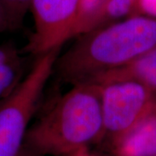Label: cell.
Here are the masks:
<instances>
[{"mask_svg":"<svg viewBox=\"0 0 156 156\" xmlns=\"http://www.w3.org/2000/svg\"><path fill=\"white\" fill-rule=\"evenodd\" d=\"M56 59L54 71L71 86L128 65L156 47V18L133 15L93 29Z\"/></svg>","mask_w":156,"mask_h":156,"instance_id":"6da1fadb","label":"cell"},{"mask_svg":"<svg viewBox=\"0 0 156 156\" xmlns=\"http://www.w3.org/2000/svg\"><path fill=\"white\" fill-rule=\"evenodd\" d=\"M103 134L100 86L84 83L73 85L42 112L30 126L23 147L41 156H71L100 145Z\"/></svg>","mask_w":156,"mask_h":156,"instance_id":"7a4b0ae2","label":"cell"},{"mask_svg":"<svg viewBox=\"0 0 156 156\" xmlns=\"http://www.w3.org/2000/svg\"><path fill=\"white\" fill-rule=\"evenodd\" d=\"M62 47L36 56L17 88L0 101V156H19Z\"/></svg>","mask_w":156,"mask_h":156,"instance_id":"3957f363","label":"cell"},{"mask_svg":"<svg viewBox=\"0 0 156 156\" xmlns=\"http://www.w3.org/2000/svg\"><path fill=\"white\" fill-rule=\"evenodd\" d=\"M97 84L104 129L100 145L104 147L128 133L149 111L152 90L133 80H110Z\"/></svg>","mask_w":156,"mask_h":156,"instance_id":"277c9868","label":"cell"},{"mask_svg":"<svg viewBox=\"0 0 156 156\" xmlns=\"http://www.w3.org/2000/svg\"><path fill=\"white\" fill-rule=\"evenodd\" d=\"M81 0H31L35 30L23 51L35 57L73 37Z\"/></svg>","mask_w":156,"mask_h":156,"instance_id":"5b68a950","label":"cell"},{"mask_svg":"<svg viewBox=\"0 0 156 156\" xmlns=\"http://www.w3.org/2000/svg\"><path fill=\"white\" fill-rule=\"evenodd\" d=\"M103 148L111 156H156V108L152 105L128 133Z\"/></svg>","mask_w":156,"mask_h":156,"instance_id":"8992f818","label":"cell"},{"mask_svg":"<svg viewBox=\"0 0 156 156\" xmlns=\"http://www.w3.org/2000/svg\"><path fill=\"white\" fill-rule=\"evenodd\" d=\"M110 80H133L150 90L156 89V47L128 65L102 74L89 83H101Z\"/></svg>","mask_w":156,"mask_h":156,"instance_id":"52a82bcc","label":"cell"},{"mask_svg":"<svg viewBox=\"0 0 156 156\" xmlns=\"http://www.w3.org/2000/svg\"><path fill=\"white\" fill-rule=\"evenodd\" d=\"M137 1L138 0H102L89 30L132 16Z\"/></svg>","mask_w":156,"mask_h":156,"instance_id":"ba28073f","label":"cell"},{"mask_svg":"<svg viewBox=\"0 0 156 156\" xmlns=\"http://www.w3.org/2000/svg\"><path fill=\"white\" fill-rule=\"evenodd\" d=\"M26 62L19 56L0 66V101L4 100L17 88L24 77Z\"/></svg>","mask_w":156,"mask_h":156,"instance_id":"9c48e42d","label":"cell"},{"mask_svg":"<svg viewBox=\"0 0 156 156\" xmlns=\"http://www.w3.org/2000/svg\"><path fill=\"white\" fill-rule=\"evenodd\" d=\"M102 0H81L80 11L73 31V37H77L89 31L99 11Z\"/></svg>","mask_w":156,"mask_h":156,"instance_id":"30bf717a","label":"cell"},{"mask_svg":"<svg viewBox=\"0 0 156 156\" xmlns=\"http://www.w3.org/2000/svg\"><path fill=\"white\" fill-rule=\"evenodd\" d=\"M5 9L14 29L22 24L25 14L30 10L31 0H0Z\"/></svg>","mask_w":156,"mask_h":156,"instance_id":"8fae6325","label":"cell"},{"mask_svg":"<svg viewBox=\"0 0 156 156\" xmlns=\"http://www.w3.org/2000/svg\"><path fill=\"white\" fill-rule=\"evenodd\" d=\"M20 56L17 48L12 44H0V66Z\"/></svg>","mask_w":156,"mask_h":156,"instance_id":"7c38bea8","label":"cell"},{"mask_svg":"<svg viewBox=\"0 0 156 156\" xmlns=\"http://www.w3.org/2000/svg\"><path fill=\"white\" fill-rule=\"evenodd\" d=\"M15 30V29L11 23L10 17L8 16L5 7L0 1V33H3L8 30Z\"/></svg>","mask_w":156,"mask_h":156,"instance_id":"4fadbf2b","label":"cell"},{"mask_svg":"<svg viewBox=\"0 0 156 156\" xmlns=\"http://www.w3.org/2000/svg\"><path fill=\"white\" fill-rule=\"evenodd\" d=\"M71 156H111L108 153H103L101 151H95L91 149L90 147H83L74 153Z\"/></svg>","mask_w":156,"mask_h":156,"instance_id":"5bb4252c","label":"cell"},{"mask_svg":"<svg viewBox=\"0 0 156 156\" xmlns=\"http://www.w3.org/2000/svg\"><path fill=\"white\" fill-rule=\"evenodd\" d=\"M19 156H41V155H38V154H34V153H32V152H30V151L25 149L24 147H23V149L22 151H21V153H20Z\"/></svg>","mask_w":156,"mask_h":156,"instance_id":"9a60e30c","label":"cell"}]
</instances>
